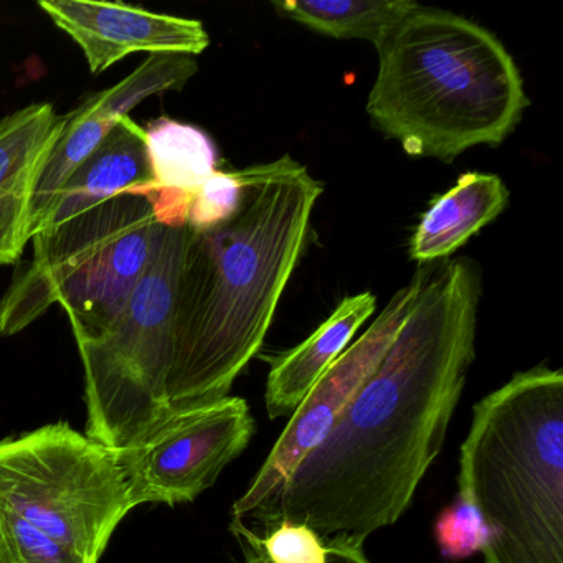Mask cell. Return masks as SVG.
<instances>
[{"instance_id": "obj_20", "label": "cell", "mask_w": 563, "mask_h": 563, "mask_svg": "<svg viewBox=\"0 0 563 563\" xmlns=\"http://www.w3.org/2000/svg\"><path fill=\"white\" fill-rule=\"evenodd\" d=\"M242 200V184L235 173L216 170L202 184L189 209L187 227L192 232H207L235 216Z\"/></svg>"}, {"instance_id": "obj_10", "label": "cell", "mask_w": 563, "mask_h": 563, "mask_svg": "<svg viewBox=\"0 0 563 563\" xmlns=\"http://www.w3.org/2000/svg\"><path fill=\"white\" fill-rule=\"evenodd\" d=\"M38 8L80 45L95 75L136 52L194 57L210 45L202 22L156 14L133 5L41 0Z\"/></svg>"}, {"instance_id": "obj_2", "label": "cell", "mask_w": 563, "mask_h": 563, "mask_svg": "<svg viewBox=\"0 0 563 563\" xmlns=\"http://www.w3.org/2000/svg\"><path fill=\"white\" fill-rule=\"evenodd\" d=\"M235 176L242 184L235 216L187 236L167 382L173 415L229 397L258 354L324 192L291 156Z\"/></svg>"}, {"instance_id": "obj_1", "label": "cell", "mask_w": 563, "mask_h": 563, "mask_svg": "<svg viewBox=\"0 0 563 563\" xmlns=\"http://www.w3.org/2000/svg\"><path fill=\"white\" fill-rule=\"evenodd\" d=\"M481 273L471 258L433 265L390 347L324 440L249 520L305 523L362 547L407 512L443 448L476 357Z\"/></svg>"}, {"instance_id": "obj_3", "label": "cell", "mask_w": 563, "mask_h": 563, "mask_svg": "<svg viewBox=\"0 0 563 563\" xmlns=\"http://www.w3.org/2000/svg\"><path fill=\"white\" fill-rule=\"evenodd\" d=\"M377 52L367 114L408 156L450 164L471 147L500 146L529 107L503 42L453 12L418 4Z\"/></svg>"}, {"instance_id": "obj_21", "label": "cell", "mask_w": 563, "mask_h": 563, "mask_svg": "<svg viewBox=\"0 0 563 563\" xmlns=\"http://www.w3.org/2000/svg\"><path fill=\"white\" fill-rule=\"evenodd\" d=\"M260 542L272 563H325L324 540L305 523L278 522L263 527Z\"/></svg>"}, {"instance_id": "obj_14", "label": "cell", "mask_w": 563, "mask_h": 563, "mask_svg": "<svg viewBox=\"0 0 563 563\" xmlns=\"http://www.w3.org/2000/svg\"><path fill=\"white\" fill-rule=\"evenodd\" d=\"M509 197V189L496 174H463L421 217L411 236V258L421 265L446 258L497 219Z\"/></svg>"}, {"instance_id": "obj_22", "label": "cell", "mask_w": 563, "mask_h": 563, "mask_svg": "<svg viewBox=\"0 0 563 563\" xmlns=\"http://www.w3.org/2000/svg\"><path fill=\"white\" fill-rule=\"evenodd\" d=\"M230 530L240 547L242 556H240L239 563H272L260 542V533L253 530L249 523L240 519H232ZM324 543L325 550H328L325 563H371L362 547L341 542V540H324Z\"/></svg>"}, {"instance_id": "obj_11", "label": "cell", "mask_w": 563, "mask_h": 563, "mask_svg": "<svg viewBox=\"0 0 563 563\" xmlns=\"http://www.w3.org/2000/svg\"><path fill=\"white\" fill-rule=\"evenodd\" d=\"M64 126L51 103L0 120V266L18 265L32 239L35 190Z\"/></svg>"}, {"instance_id": "obj_12", "label": "cell", "mask_w": 563, "mask_h": 563, "mask_svg": "<svg viewBox=\"0 0 563 563\" xmlns=\"http://www.w3.org/2000/svg\"><path fill=\"white\" fill-rule=\"evenodd\" d=\"M377 308L372 292L349 296L305 342L275 362L266 384V411L272 420L295 413L325 371L344 354L352 338Z\"/></svg>"}, {"instance_id": "obj_16", "label": "cell", "mask_w": 563, "mask_h": 563, "mask_svg": "<svg viewBox=\"0 0 563 563\" xmlns=\"http://www.w3.org/2000/svg\"><path fill=\"white\" fill-rule=\"evenodd\" d=\"M417 2L411 0H349V2H314V0H286L273 2L282 18L291 19L311 31L342 41L372 42L375 48L385 35L407 18Z\"/></svg>"}, {"instance_id": "obj_7", "label": "cell", "mask_w": 563, "mask_h": 563, "mask_svg": "<svg viewBox=\"0 0 563 563\" xmlns=\"http://www.w3.org/2000/svg\"><path fill=\"white\" fill-rule=\"evenodd\" d=\"M159 223L146 197L120 194L34 236V260L0 301V335H14L58 302L75 339L107 328L140 282Z\"/></svg>"}, {"instance_id": "obj_15", "label": "cell", "mask_w": 563, "mask_h": 563, "mask_svg": "<svg viewBox=\"0 0 563 563\" xmlns=\"http://www.w3.org/2000/svg\"><path fill=\"white\" fill-rule=\"evenodd\" d=\"M144 134L153 179L124 194L143 197L151 190H176L196 196L216 173V143L200 128L159 118L147 124Z\"/></svg>"}, {"instance_id": "obj_5", "label": "cell", "mask_w": 563, "mask_h": 563, "mask_svg": "<svg viewBox=\"0 0 563 563\" xmlns=\"http://www.w3.org/2000/svg\"><path fill=\"white\" fill-rule=\"evenodd\" d=\"M131 509L117 451L65 421L0 441V563H98Z\"/></svg>"}, {"instance_id": "obj_17", "label": "cell", "mask_w": 563, "mask_h": 563, "mask_svg": "<svg viewBox=\"0 0 563 563\" xmlns=\"http://www.w3.org/2000/svg\"><path fill=\"white\" fill-rule=\"evenodd\" d=\"M120 121L98 114L88 98L77 110L65 114L64 131L45 163L32 202V239L47 225L65 184Z\"/></svg>"}, {"instance_id": "obj_13", "label": "cell", "mask_w": 563, "mask_h": 563, "mask_svg": "<svg viewBox=\"0 0 563 563\" xmlns=\"http://www.w3.org/2000/svg\"><path fill=\"white\" fill-rule=\"evenodd\" d=\"M151 179L146 134L130 117L123 118L65 184L44 230L65 225Z\"/></svg>"}, {"instance_id": "obj_4", "label": "cell", "mask_w": 563, "mask_h": 563, "mask_svg": "<svg viewBox=\"0 0 563 563\" xmlns=\"http://www.w3.org/2000/svg\"><path fill=\"white\" fill-rule=\"evenodd\" d=\"M457 483L486 526V563H563L560 368L520 372L476 404Z\"/></svg>"}, {"instance_id": "obj_6", "label": "cell", "mask_w": 563, "mask_h": 563, "mask_svg": "<svg viewBox=\"0 0 563 563\" xmlns=\"http://www.w3.org/2000/svg\"><path fill=\"white\" fill-rule=\"evenodd\" d=\"M189 227H159L146 268L113 321L77 339L85 367L87 437L126 450L166 423L174 316Z\"/></svg>"}, {"instance_id": "obj_8", "label": "cell", "mask_w": 563, "mask_h": 563, "mask_svg": "<svg viewBox=\"0 0 563 563\" xmlns=\"http://www.w3.org/2000/svg\"><path fill=\"white\" fill-rule=\"evenodd\" d=\"M253 433L252 411L240 397L173 415L140 443L117 451L131 506L192 503L245 451Z\"/></svg>"}, {"instance_id": "obj_18", "label": "cell", "mask_w": 563, "mask_h": 563, "mask_svg": "<svg viewBox=\"0 0 563 563\" xmlns=\"http://www.w3.org/2000/svg\"><path fill=\"white\" fill-rule=\"evenodd\" d=\"M197 74L190 55L153 54L134 74L110 90L88 97L98 114L123 120L141 101L153 95L180 90Z\"/></svg>"}, {"instance_id": "obj_9", "label": "cell", "mask_w": 563, "mask_h": 563, "mask_svg": "<svg viewBox=\"0 0 563 563\" xmlns=\"http://www.w3.org/2000/svg\"><path fill=\"white\" fill-rule=\"evenodd\" d=\"M433 263L421 265L411 282L397 291L371 328L345 349L344 354L316 382L301 401L279 440L269 451L252 484L233 504L232 519H246L272 499L295 473L306 454L314 450L331 431L341 411L347 407L368 375L377 367L387 349L415 308Z\"/></svg>"}, {"instance_id": "obj_19", "label": "cell", "mask_w": 563, "mask_h": 563, "mask_svg": "<svg viewBox=\"0 0 563 563\" xmlns=\"http://www.w3.org/2000/svg\"><path fill=\"white\" fill-rule=\"evenodd\" d=\"M434 536L441 553L450 560L483 552L487 542V529L479 514L457 497L456 503L441 510L434 523Z\"/></svg>"}]
</instances>
